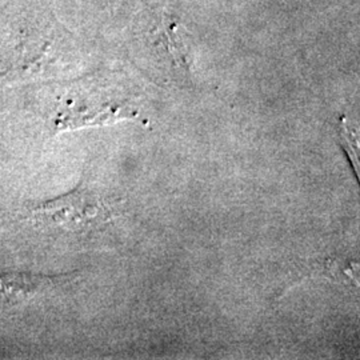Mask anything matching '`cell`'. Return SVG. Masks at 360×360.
Wrapping results in <instances>:
<instances>
[{"label":"cell","instance_id":"2","mask_svg":"<svg viewBox=\"0 0 360 360\" xmlns=\"http://www.w3.org/2000/svg\"><path fill=\"white\" fill-rule=\"evenodd\" d=\"M67 275H46L30 271L0 272V307L13 309L63 283Z\"/></svg>","mask_w":360,"mask_h":360},{"label":"cell","instance_id":"1","mask_svg":"<svg viewBox=\"0 0 360 360\" xmlns=\"http://www.w3.org/2000/svg\"><path fill=\"white\" fill-rule=\"evenodd\" d=\"M27 218L38 226L65 231H87L107 223L112 212L98 193L83 184L72 191L26 207Z\"/></svg>","mask_w":360,"mask_h":360}]
</instances>
